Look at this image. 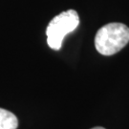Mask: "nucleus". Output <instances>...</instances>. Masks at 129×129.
I'll list each match as a JSON object with an SVG mask.
<instances>
[{
  "label": "nucleus",
  "mask_w": 129,
  "mask_h": 129,
  "mask_svg": "<svg viewBox=\"0 0 129 129\" xmlns=\"http://www.w3.org/2000/svg\"><path fill=\"white\" fill-rule=\"evenodd\" d=\"M91 129H105V128H103V127H100V126H98V127H94V128H91Z\"/></svg>",
  "instance_id": "nucleus-4"
},
{
  "label": "nucleus",
  "mask_w": 129,
  "mask_h": 129,
  "mask_svg": "<svg viewBox=\"0 0 129 129\" xmlns=\"http://www.w3.org/2000/svg\"><path fill=\"white\" fill-rule=\"evenodd\" d=\"M18 120L14 113L0 108V129H16Z\"/></svg>",
  "instance_id": "nucleus-3"
},
{
  "label": "nucleus",
  "mask_w": 129,
  "mask_h": 129,
  "mask_svg": "<svg viewBox=\"0 0 129 129\" xmlns=\"http://www.w3.org/2000/svg\"><path fill=\"white\" fill-rule=\"evenodd\" d=\"M129 42V28L122 23L113 22L102 26L95 37V47L103 55H112L124 48Z\"/></svg>",
  "instance_id": "nucleus-1"
},
{
  "label": "nucleus",
  "mask_w": 129,
  "mask_h": 129,
  "mask_svg": "<svg viewBox=\"0 0 129 129\" xmlns=\"http://www.w3.org/2000/svg\"><path fill=\"white\" fill-rule=\"evenodd\" d=\"M79 24V17L75 10H68L57 14L50 21L46 29L47 43L50 48L58 51L64 37L74 32Z\"/></svg>",
  "instance_id": "nucleus-2"
}]
</instances>
